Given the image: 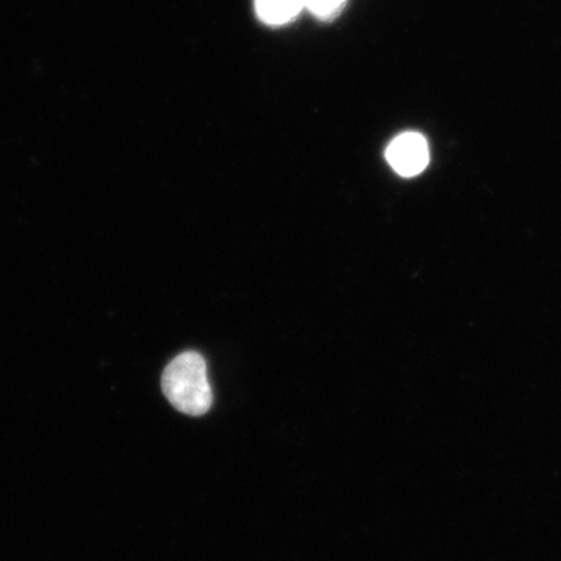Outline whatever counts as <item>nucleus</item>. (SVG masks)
Returning <instances> with one entry per match:
<instances>
[{"label":"nucleus","instance_id":"1","mask_svg":"<svg viewBox=\"0 0 561 561\" xmlns=\"http://www.w3.org/2000/svg\"><path fill=\"white\" fill-rule=\"evenodd\" d=\"M162 391L176 411L191 416L205 415L213 405L208 368L195 351L180 354L162 375Z\"/></svg>","mask_w":561,"mask_h":561},{"label":"nucleus","instance_id":"2","mask_svg":"<svg viewBox=\"0 0 561 561\" xmlns=\"http://www.w3.org/2000/svg\"><path fill=\"white\" fill-rule=\"evenodd\" d=\"M430 146L420 133H402L387 147L386 158L398 175L411 179L420 175L430 164Z\"/></svg>","mask_w":561,"mask_h":561},{"label":"nucleus","instance_id":"3","mask_svg":"<svg viewBox=\"0 0 561 561\" xmlns=\"http://www.w3.org/2000/svg\"><path fill=\"white\" fill-rule=\"evenodd\" d=\"M306 3L308 0H256L254 7L264 24L278 27L294 21L306 9Z\"/></svg>","mask_w":561,"mask_h":561},{"label":"nucleus","instance_id":"4","mask_svg":"<svg viewBox=\"0 0 561 561\" xmlns=\"http://www.w3.org/2000/svg\"><path fill=\"white\" fill-rule=\"evenodd\" d=\"M346 0H308L306 9L320 21H332L341 14Z\"/></svg>","mask_w":561,"mask_h":561}]
</instances>
